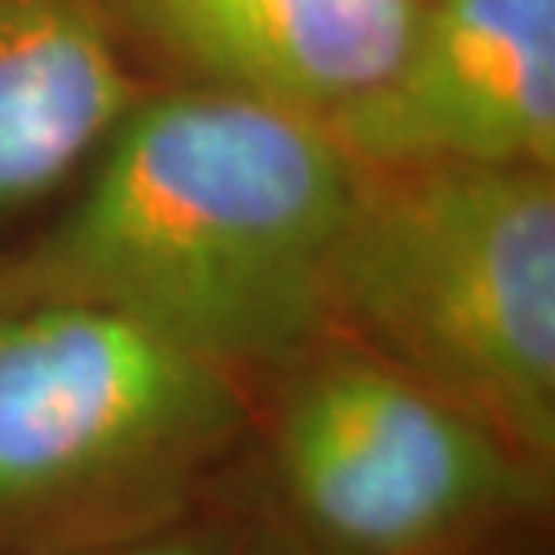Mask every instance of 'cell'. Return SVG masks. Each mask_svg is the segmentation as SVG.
<instances>
[{"label": "cell", "mask_w": 555, "mask_h": 555, "mask_svg": "<svg viewBox=\"0 0 555 555\" xmlns=\"http://www.w3.org/2000/svg\"><path fill=\"white\" fill-rule=\"evenodd\" d=\"M361 184L321 119L144 91L73 206L0 260V307H102L235 375L285 372L328 336Z\"/></svg>", "instance_id": "6da1fadb"}, {"label": "cell", "mask_w": 555, "mask_h": 555, "mask_svg": "<svg viewBox=\"0 0 555 555\" xmlns=\"http://www.w3.org/2000/svg\"><path fill=\"white\" fill-rule=\"evenodd\" d=\"M328 336L548 473L555 459V170H364Z\"/></svg>", "instance_id": "7a4b0ae2"}, {"label": "cell", "mask_w": 555, "mask_h": 555, "mask_svg": "<svg viewBox=\"0 0 555 555\" xmlns=\"http://www.w3.org/2000/svg\"><path fill=\"white\" fill-rule=\"evenodd\" d=\"M242 375L87 304L0 307V548L166 513L246 426Z\"/></svg>", "instance_id": "3957f363"}, {"label": "cell", "mask_w": 555, "mask_h": 555, "mask_svg": "<svg viewBox=\"0 0 555 555\" xmlns=\"http://www.w3.org/2000/svg\"><path fill=\"white\" fill-rule=\"evenodd\" d=\"M271 451L288 508L339 555H429L541 494L480 422L339 336L296 358Z\"/></svg>", "instance_id": "277c9868"}, {"label": "cell", "mask_w": 555, "mask_h": 555, "mask_svg": "<svg viewBox=\"0 0 555 555\" xmlns=\"http://www.w3.org/2000/svg\"><path fill=\"white\" fill-rule=\"evenodd\" d=\"M325 127L364 170H555V0H418L397 62Z\"/></svg>", "instance_id": "5b68a950"}, {"label": "cell", "mask_w": 555, "mask_h": 555, "mask_svg": "<svg viewBox=\"0 0 555 555\" xmlns=\"http://www.w3.org/2000/svg\"><path fill=\"white\" fill-rule=\"evenodd\" d=\"M144 91L332 119L383 80L418 0H80Z\"/></svg>", "instance_id": "8992f818"}, {"label": "cell", "mask_w": 555, "mask_h": 555, "mask_svg": "<svg viewBox=\"0 0 555 555\" xmlns=\"http://www.w3.org/2000/svg\"><path fill=\"white\" fill-rule=\"evenodd\" d=\"M141 94L80 0H0V220L59 192Z\"/></svg>", "instance_id": "52a82bcc"}, {"label": "cell", "mask_w": 555, "mask_h": 555, "mask_svg": "<svg viewBox=\"0 0 555 555\" xmlns=\"http://www.w3.org/2000/svg\"><path fill=\"white\" fill-rule=\"evenodd\" d=\"M43 555H238L231 552L224 541L195 538V534H170V538H116L102 541V545L65 548V552H43Z\"/></svg>", "instance_id": "ba28073f"}]
</instances>
